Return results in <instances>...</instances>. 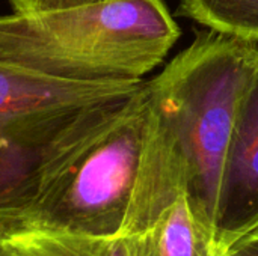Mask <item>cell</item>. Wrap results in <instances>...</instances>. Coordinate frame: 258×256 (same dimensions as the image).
I'll list each match as a JSON object with an SVG mask.
<instances>
[{"label":"cell","mask_w":258,"mask_h":256,"mask_svg":"<svg viewBox=\"0 0 258 256\" xmlns=\"http://www.w3.org/2000/svg\"><path fill=\"white\" fill-rule=\"evenodd\" d=\"M0 238L15 256H130L122 235L98 237L17 225L0 228Z\"/></svg>","instance_id":"cell-7"},{"label":"cell","mask_w":258,"mask_h":256,"mask_svg":"<svg viewBox=\"0 0 258 256\" xmlns=\"http://www.w3.org/2000/svg\"><path fill=\"white\" fill-rule=\"evenodd\" d=\"M224 256H258V225L236 238Z\"/></svg>","instance_id":"cell-10"},{"label":"cell","mask_w":258,"mask_h":256,"mask_svg":"<svg viewBox=\"0 0 258 256\" xmlns=\"http://www.w3.org/2000/svg\"><path fill=\"white\" fill-rule=\"evenodd\" d=\"M144 80L79 83L44 77L0 62V154L65 110L130 95Z\"/></svg>","instance_id":"cell-5"},{"label":"cell","mask_w":258,"mask_h":256,"mask_svg":"<svg viewBox=\"0 0 258 256\" xmlns=\"http://www.w3.org/2000/svg\"><path fill=\"white\" fill-rule=\"evenodd\" d=\"M180 14L210 30L258 44V0H181Z\"/></svg>","instance_id":"cell-8"},{"label":"cell","mask_w":258,"mask_h":256,"mask_svg":"<svg viewBox=\"0 0 258 256\" xmlns=\"http://www.w3.org/2000/svg\"><path fill=\"white\" fill-rule=\"evenodd\" d=\"M257 63L258 44L209 30L147 81L151 103L183 158L189 192L216 229L228 146Z\"/></svg>","instance_id":"cell-2"},{"label":"cell","mask_w":258,"mask_h":256,"mask_svg":"<svg viewBox=\"0 0 258 256\" xmlns=\"http://www.w3.org/2000/svg\"><path fill=\"white\" fill-rule=\"evenodd\" d=\"M121 235L130 256H224L227 250L213 220L190 195L183 158L156 110Z\"/></svg>","instance_id":"cell-4"},{"label":"cell","mask_w":258,"mask_h":256,"mask_svg":"<svg viewBox=\"0 0 258 256\" xmlns=\"http://www.w3.org/2000/svg\"><path fill=\"white\" fill-rule=\"evenodd\" d=\"M14 14L18 15H38L57 11L74 9L88 5H97L109 0H8Z\"/></svg>","instance_id":"cell-9"},{"label":"cell","mask_w":258,"mask_h":256,"mask_svg":"<svg viewBox=\"0 0 258 256\" xmlns=\"http://www.w3.org/2000/svg\"><path fill=\"white\" fill-rule=\"evenodd\" d=\"M178 36L163 0H109L38 15H0V62L65 81L142 80Z\"/></svg>","instance_id":"cell-1"},{"label":"cell","mask_w":258,"mask_h":256,"mask_svg":"<svg viewBox=\"0 0 258 256\" xmlns=\"http://www.w3.org/2000/svg\"><path fill=\"white\" fill-rule=\"evenodd\" d=\"M258 225V63L240 100L219 195L218 231L228 246Z\"/></svg>","instance_id":"cell-6"},{"label":"cell","mask_w":258,"mask_h":256,"mask_svg":"<svg viewBox=\"0 0 258 256\" xmlns=\"http://www.w3.org/2000/svg\"><path fill=\"white\" fill-rule=\"evenodd\" d=\"M153 127L154 109L144 80L121 113L51 178L21 225L121 235Z\"/></svg>","instance_id":"cell-3"},{"label":"cell","mask_w":258,"mask_h":256,"mask_svg":"<svg viewBox=\"0 0 258 256\" xmlns=\"http://www.w3.org/2000/svg\"><path fill=\"white\" fill-rule=\"evenodd\" d=\"M0 256H15L5 246V243L2 241V238H0Z\"/></svg>","instance_id":"cell-11"}]
</instances>
